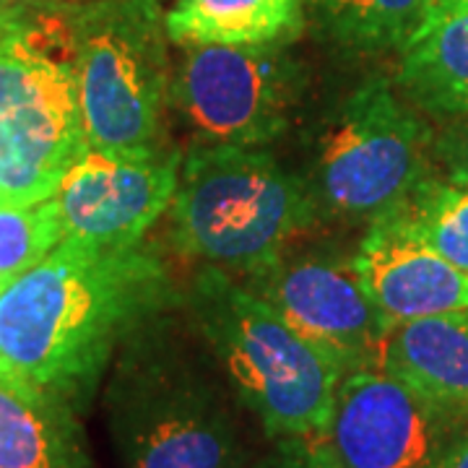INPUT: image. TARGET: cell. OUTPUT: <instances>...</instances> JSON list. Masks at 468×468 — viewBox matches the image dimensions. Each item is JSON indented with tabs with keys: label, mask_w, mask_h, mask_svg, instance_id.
<instances>
[{
	"label": "cell",
	"mask_w": 468,
	"mask_h": 468,
	"mask_svg": "<svg viewBox=\"0 0 468 468\" xmlns=\"http://www.w3.org/2000/svg\"><path fill=\"white\" fill-rule=\"evenodd\" d=\"M183 304L167 255L146 237H66L0 289V362L84 414L112 359L156 315Z\"/></svg>",
	"instance_id": "cell-1"
},
{
	"label": "cell",
	"mask_w": 468,
	"mask_h": 468,
	"mask_svg": "<svg viewBox=\"0 0 468 468\" xmlns=\"http://www.w3.org/2000/svg\"><path fill=\"white\" fill-rule=\"evenodd\" d=\"M122 468H250L248 411L180 307L141 325L104 378Z\"/></svg>",
	"instance_id": "cell-2"
},
{
	"label": "cell",
	"mask_w": 468,
	"mask_h": 468,
	"mask_svg": "<svg viewBox=\"0 0 468 468\" xmlns=\"http://www.w3.org/2000/svg\"><path fill=\"white\" fill-rule=\"evenodd\" d=\"M183 310L271 440H323L344 367L234 273L198 266Z\"/></svg>",
	"instance_id": "cell-3"
},
{
	"label": "cell",
	"mask_w": 468,
	"mask_h": 468,
	"mask_svg": "<svg viewBox=\"0 0 468 468\" xmlns=\"http://www.w3.org/2000/svg\"><path fill=\"white\" fill-rule=\"evenodd\" d=\"M435 125L385 76H367L328 100L302 138L294 169L320 224H372L401 208L435 175Z\"/></svg>",
	"instance_id": "cell-4"
},
{
	"label": "cell",
	"mask_w": 468,
	"mask_h": 468,
	"mask_svg": "<svg viewBox=\"0 0 468 468\" xmlns=\"http://www.w3.org/2000/svg\"><path fill=\"white\" fill-rule=\"evenodd\" d=\"M315 227L320 218L297 172L268 149L201 141L185 149L169 239L187 261L239 276Z\"/></svg>",
	"instance_id": "cell-5"
},
{
	"label": "cell",
	"mask_w": 468,
	"mask_h": 468,
	"mask_svg": "<svg viewBox=\"0 0 468 468\" xmlns=\"http://www.w3.org/2000/svg\"><path fill=\"white\" fill-rule=\"evenodd\" d=\"M89 151L151 156L169 149V34L159 0H86L66 8Z\"/></svg>",
	"instance_id": "cell-6"
},
{
	"label": "cell",
	"mask_w": 468,
	"mask_h": 468,
	"mask_svg": "<svg viewBox=\"0 0 468 468\" xmlns=\"http://www.w3.org/2000/svg\"><path fill=\"white\" fill-rule=\"evenodd\" d=\"M86 151L66 8L29 14L0 39V203L50 198Z\"/></svg>",
	"instance_id": "cell-7"
},
{
	"label": "cell",
	"mask_w": 468,
	"mask_h": 468,
	"mask_svg": "<svg viewBox=\"0 0 468 468\" xmlns=\"http://www.w3.org/2000/svg\"><path fill=\"white\" fill-rule=\"evenodd\" d=\"M177 48L169 110L193 141L266 149L289 133L304 110L310 68L289 42Z\"/></svg>",
	"instance_id": "cell-8"
},
{
	"label": "cell",
	"mask_w": 468,
	"mask_h": 468,
	"mask_svg": "<svg viewBox=\"0 0 468 468\" xmlns=\"http://www.w3.org/2000/svg\"><path fill=\"white\" fill-rule=\"evenodd\" d=\"M466 432V414L372 365L344 372L323 442L341 468H440Z\"/></svg>",
	"instance_id": "cell-9"
},
{
	"label": "cell",
	"mask_w": 468,
	"mask_h": 468,
	"mask_svg": "<svg viewBox=\"0 0 468 468\" xmlns=\"http://www.w3.org/2000/svg\"><path fill=\"white\" fill-rule=\"evenodd\" d=\"M279 310L302 335L328 351L344 372L380 365L388 335L383 315L372 304L354 266V252L294 245L237 276Z\"/></svg>",
	"instance_id": "cell-10"
},
{
	"label": "cell",
	"mask_w": 468,
	"mask_h": 468,
	"mask_svg": "<svg viewBox=\"0 0 468 468\" xmlns=\"http://www.w3.org/2000/svg\"><path fill=\"white\" fill-rule=\"evenodd\" d=\"M180 151L112 156L86 151L50 198L66 237L138 242L169 211L180 177Z\"/></svg>",
	"instance_id": "cell-11"
},
{
	"label": "cell",
	"mask_w": 468,
	"mask_h": 468,
	"mask_svg": "<svg viewBox=\"0 0 468 468\" xmlns=\"http://www.w3.org/2000/svg\"><path fill=\"white\" fill-rule=\"evenodd\" d=\"M354 266L385 325L468 307V276L427 248L399 218L367 224Z\"/></svg>",
	"instance_id": "cell-12"
},
{
	"label": "cell",
	"mask_w": 468,
	"mask_h": 468,
	"mask_svg": "<svg viewBox=\"0 0 468 468\" xmlns=\"http://www.w3.org/2000/svg\"><path fill=\"white\" fill-rule=\"evenodd\" d=\"M0 468H94L81 414L0 362Z\"/></svg>",
	"instance_id": "cell-13"
},
{
	"label": "cell",
	"mask_w": 468,
	"mask_h": 468,
	"mask_svg": "<svg viewBox=\"0 0 468 468\" xmlns=\"http://www.w3.org/2000/svg\"><path fill=\"white\" fill-rule=\"evenodd\" d=\"M393 84L432 122L468 115V8L424 16L399 52Z\"/></svg>",
	"instance_id": "cell-14"
},
{
	"label": "cell",
	"mask_w": 468,
	"mask_h": 468,
	"mask_svg": "<svg viewBox=\"0 0 468 468\" xmlns=\"http://www.w3.org/2000/svg\"><path fill=\"white\" fill-rule=\"evenodd\" d=\"M380 365L432 401L468 417V307L393 325Z\"/></svg>",
	"instance_id": "cell-15"
},
{
	"label": "cell",
	"mask_w": 468,
	"mask_h": 468,
	"mask_svg": "<svg viewBox=\"0 0 468 468\" xmlns=\"http://www.w3.org/2000/svg\"><path fill=\"white\" fill-rule=\"evenodd\" d=\"M304 21V0H175L165 14L175 45L292 42Z\"/></svg>",
	"instance_id": "cell-16"
},
{
	"label": "cell",
	"mask_w": 468,
	"mask_h": 468,
	"mask_svg": "<svg viewBox=\"0 0 468 468\" xmlns=\"http://www.w3.org/2000/svg\"><path fill=\"white\" fill-rule=\"evenodd\" d=\"M430 0H304L315 29L346 55L401 52L427 16Z\"/></svg>",
	"instance_id": "cell-17"
},
{
	"label": "cell",
	"mask_w": 468,
	"mask_h": 468,
	"mask_svg": "<svg viewBox=\"0 0 468 468\" xmlns=\"http://www.w3.org/2000/svg\"><path fill=\"white\" fill-rule=\"evenodd\" d=\"M393 217L468 276V185L435 172L414 187Z\"/></svg>",
	"instance_id": "cell-18"
},
{
	"label": "cell",
	"mask_w": 468,
	"mask_h": 468,
	"mask_svg": "<svg viewBox=\"0 0 468 468\" xmlns=\"http://www.w3.org/2000/svg\"><path fill=\"white\" fill-rule=\"evenodd\" d=\"M66 239L52 198L32 206L0 203V289L37 266Z\"/></svg>",
	"instance_id": "cell-19"
},
{
	"label": "cell",
	"mask_w": 468,
	"mask_h": 468,
	"mask_svg": "<svg viewBox=\"0 0 468 468\" xmlns=\"http://www.w3.org/2000/svg\"><path fill=\"white\" fill-rule=\"evenodd\" d=\"M250 468H341L323 440L279 437L273 448L252 458Z\"/></svg>",
	"instance_id": "cell-20"
},
{
	"label": "cell",
	"mask_w": 468,
	"mask_h": 468,
	"mask_svg": "<svg viewBox=\"0 0 468 468\" xmlns=\"http://www.w3.org/2000/svg\"><path fill=\"white\" fill-rule=\"evenodd\" d=\"M432 159L442 177L468 185V115L440 122V128H435Z\"/></svg>",
	"instance_id": "cell-21"
},
{
	"label": "cell",
	"mask_w": 468,
	"mask_h": 468,
	"mask_svg": "<svg viewBox=\"0 0 468 468\" xmlns=\"http://www.w3.org/2000/svg\"><path fill=\"white\" fill-rule=\"evenodd\" d=\"M5 8L18 11V14H42V11H63L81 5L86 0H0Z\"/></svg>",
	"instance_id": "cell-22"
},
{
	"label": "cell",
	"mask_w": 468,
	"mask_h": 468,
	"mask_svg": "<svg viewBox=\"0 0 468 468\" xmlns=\"http://www.w3.org/2000/svg\"><path fill=\"white\" fill-rule=\"evenodd\" d=\"M27 16H29V14H18V11H11V8H5V5L0 3V39L8 37V34H14L16 29H21Z\"/></svg>",
	"instance_id": "cell-23"
},
{
	"label": "cell",
	"mask_w": 468,
	"mask_h": 468,
	"mask_svg": "<svg viewBox=\"0 0 468 468\" xmlns=\"http://www.w3.org/2000/svg\"><path fill=\"white\" fill-rule=\"evenodd\" d=\"M440 468H468V432L455 442V448L445 455Z\"/></svg>",
	"instance_id": "cell-24"
},
{
	"label": "cell",
	"mask_w": 468,
	"mask_h": 468,
	"mask_svg": "<svg viewBox=\"0 0 468 468\" xmlns=\"http://www.w3.org/2000/svg\"><path fill=\"white\" fill-rule=\"evenodd\" d=\"M448 8H468V0H430L427 14H432V11H448Z\"/></svg>",
	"instance_id": "cell-25"
}]
</instances>
